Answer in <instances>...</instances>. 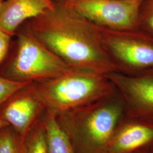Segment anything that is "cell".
I'll list each match as a JSON object with an SVG mask.
<instances>
[{
    "label": "cell",
    "mask_w": 153,
    "mask_h": 153,
    "mask_svg": "<svg viewBox=\"0 0 153 153\" xmlns=\"http://www.w3.org/2000/svg\"><path fill=\"white\" fill-rule=\"evenodd\" d=\"M27 22L33 35L73 69L102 74L116 72L102 43L98 26L65 3Z\"/></svg>",
    "instance_id": "cell-1"
},
{
    "label": "cell",
    "mask_w": 153,
    "mask_h": 153,
    "mask_svg": "<svg viewBox=\"0 0 153 153\" xmlns=\"http://www.w3.org/2000/svg\"><path fill=\"white\" fill-rule=\"evenodd\" d=\"M126 117L120 92L91 104L56 114V120L74 153H106L117 127Z\"/></svg>",
    "instance_id": "cell-2"
},
{
    "label": "cell",
    "mask_w": 153,
    "mask_h": 153,
    "mask_svg": "<svg viewBox=\"0 0 153 153\" xmlns=\"http://www.w3.org/2000/svg\"><path fill=\"white\" fill-rule=\"evenodd\" d=\"M33 83L47 108L56 114L91 104L116 91L105 75L73 69L58 77Z\"/></svg>",
    "instance_id": "cell-3"
},
{
    "label": "cell",
    "mask_w": 153,
    "mask_h": 153,
    "mask_svg": "<svg viewBox=\"0 0 153 153\" xmlns=\"http://www.w3.org/2000/svg\"><path fill=\"white\" fill-rule=\"evenodd\" d=\"M16 35V49L2 76L18 81L38 82L58 77L72 69L40 43L27 27Z\"/></svg>",
    "instance_id": "cell-4"
},
{
    "label": "cell",
    "mask_w": 153,
    "mask_h": 153,
    "mask_svg": "<svg viewBox=\"0 0 153 153\" xmlns=\"http://www.w3.org/2000/svg\"><path fill=\"white\" fill-rule=\"evenodd\" d=\"M103 46L116 72L133 75L153 70V39L136 31L99 27Z\"/></svg>",
    "instance_id": "cell-5"
},
{
    "label": "cell",
    "mask_w": 153,
    "mask_h": 153,
    "mask_svg": "<svg viewBox=\"0 0 153 153\" xmlns=\"http://www.w3.org/2000/svg\"><path fill=\"white\" fill-rule=\"evenodd\" d=\"M145 0H76L68 4L99 27L114 31H136Z\"/></svg>",
    "instance_id": "cell-6"
},
{
    "label": "cell",
    "mask_w": 153,
    "mask_h": 153,
    "mask_svg": "<svg viewBox=\"0 0 153 153\" xmlns=\"http://www.w3.org/2000/svg\"><path fill=\"white\" fill-rule=\"evenodd\" d=\"M105 76L123 97L126 117L153 124V70L133 75L113 72Z\"/></svg>",
    "instance_id": "cell-7"
},
{
    "label": "cell",
    "mask_w": 153,
    "mask_h": 153,
    "mask_svg": "<svg viewBox=\"0 0 153 153\" xmlns=\"http://www.w3.org/2000/svg\"><path fill=\"white\" fill-rule=\"evenodd\" d=\"M46 109L33 82L12 95L1 106L0 118L25 137Z\"/></svg>",
    "instance_id": "cell-8"
},
{
    "label": "cell",
    "mask_w": 153,
    "mask_h": 153,
    "mask_svg": "<svg viewBox=\"0 0 153 153\" xmlns=\"http://www.w3.org/2000/svg\"><path fill=\"white\" fill-rule=\"evenodd\" d=\"M153 145V124L126 117L117 127L106 153H133Z\"/></svg>",
    "instance_id": "cell-9"
},
{
    "label": "cell",
    "mask_w": 153,
    "mask_h": 153,
    "mask_svg": "<svg viewBox=\"0 0 153 153\" xmlns=\"http://www.w3.org/2000/svg\"><path fill=\"white\" fill-rule=\"evenodd\" d=\"M52 0H4L0 9V30L12 37L25 22L52 8Z\"/></svg>",
    "instance_id": "cell-10"
},
{
    "label": "cell",
    "mask_w": 153,
    "mask_h": 153,
    "mask_svg": "<svg viewBox=\"0 0 153 153\" xmlns=\"http://www.w3.org/2000/svg\"><path fill=\"white\" fill-rule=\"evenodd\" d=\"M45 126L49 153H74L65 133L56 120V113L47 108L42 116Z\"/></svg>",
    "instance_id": "cell-11"
},
{
    "label": "cell",
    "mask_w": 153,
    "mask_h": 153,
    "mask_svg": "<svg viewBox=\"0 0 153 153\" xmlns=\"http://www.w3.org/2000/svg\"><path fill=\"white\" fill-rule=\"evenodd\" d=\"M24 140L26 153H49L47 131L42 116L28 131Z\"/></svg>",
    "instance_id": "cell-12"
},
{
    "label": "cell",
    "mask_w": 153,
    "mask_h": 153,
    "mask_svg": "<svg viewBox=\"0 0 153 153\" xmlns=\"http://www.w3.org/2000/svg\"><path fill=\"white\" fill-rule=\"evenodd\" d=\"M25 137L10 126L0 130V153H26Z\"/></svg>",
    "instance_id": "cell-13"
},
{
    "label": "cell",
    "mask_w": 153,
    "mask_h": 153,
    "mask_svg": "<svg viewBox=\"0 0 153 153\" xmlns=\"http://www.w3.org/2000/svg\"><path fill=\"white\" fill-rule=\"evenodd\" d=\"M137 30L153 39V0H149L146 6L142 5Z\"/></svg>",
    "instance_id": "cell-14"
},
{
    "label": "cell",
    "mask_w": 153,
    "mask_h": 153,
    "mask_svg": "<svg viewBox=\"0 0 153 153\" xmlns=\"http://www.w3.org/2000/svg\"><path fill=\"white\" fill-rule=\"evenodd\" d=\"M31 82L15 81L0 74V107L12 95Z\"/></svg>",
    "instance_id": "cell-15"
},
{
    "label": "cell",
    "mask_w": 153,
    "mask_h": 153,
    "mask_svg": "<svg viewBox=\"0 0 153 153\" xmlns=\"http://www.w3.org/2000/svg\"><path fill=\"white\" fill-rule=\"evenodd\" d=\"M12 36L0 30V65L4 62L10 48Z\"/></svg>",
    "instance_id": "cell-16"
},
{
    "label": "cell",
    "mask_w": 153,
    "mask_h": 153,
    "mask_svg": "<svg viewBox=\"0 0 153 153\" xmlns=\"http://www.w3.org/2000/svg\"><path fill=\"white\" fill-rule=\"evenodd\" d=\"M10 126V125L7 122H6L4 120L0 118V130L2 129V128H5L6 126Z\"/></svg>",
    "instance_id": "cell-17"
},
{
    "label": "cell",
    "mask_w": 153,
    "mask_h": 153,
    "mask_svg": "<svg viewBox=\"0 0 153 153\" xmlns=\"http://www.w3.org/2000/svg\"><path fill=\"white\" fill-rule=\"evenodd\" d=\"M55 2H61L65 4H71L72 2L76 1V0H52Z\"/></svg>",
    "instance_id": "cell-18"
},
{
    "label": "cell",
    "mask_w": 153,
    "mask_h": 153,
    "mask_svg": "<svg viewBox=\"0 0 153 153\" xmlns=\"http://www.w3.org/2000/svg\"><path fill=\"white\" fill-rule=\"evenodd\" d=\"M150 149V148L144 149H142V150H141L140 151H138V152L133 153H149Z\"/></svg>",
    "instance_id": "cell-19"
},
{
    "label": "cell",
    "mask_w": 153,
    "mask_h": 153,
    "mask_svg": "<svg viewBox=\"0 0 153 153\" xmlns=\"http://www.w3.org/2000/svg\"><path fill=\"white\" fill-rule=\"evenodd\" d=\"M149 153H153V145L150 148V149Z\"/></svg>",
    "instance_id": "cell-20"
},
{
    "label": "cell",
    "mask_w": 153,
    "mask_h": 153,
    "mask_svg": "<svg viewBox=\"0 0 153 153\" xmlns=\"http://www.w3.org/2000/svg\"><path fill=\"white\" fill-rule=\"evenodd\" d=\"M4 0H0V9H1V6H2V4L3 2H4Z\"/></svg>",
    "instance_id": "cell-21"
}]
</instances>
